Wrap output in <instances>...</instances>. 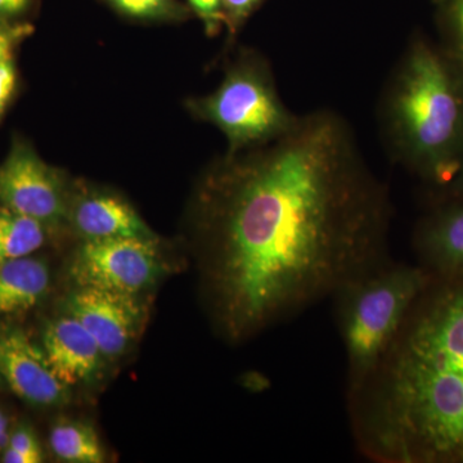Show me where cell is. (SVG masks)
Segmentation results:
<instances>
[{
    "label": "cell",
    "instance_id": "1",
    "mask_svg": "<svg viewBox=\"0 0 463 463\" xmlns=\"http://www.w3.org/2000/svg\"><path fill=\"white\" fill-rule=\"evenodd\" d=\"M392 203L343 116H298L279 138L228 152L196 200V254L228 340L288 319L388 259Z\"/></svg>",
    "mask_w": 463,
    "mask_h": 463
},
{
    "label": "cell",
    "instance_id": "2",
    "mask_svg": "<svg viewBox=\"0 0 463 463\" xmlns=\"http://www.w3.org/2000/svg\"><path fill=\"white\" fill-rule=\"evenodd\" d=\"M358 448L381 463H463V279L426 289L347 392Z\"/></svg>",
    "mask_w": 463,
    "mask_h": 463
},
{
    "label": "cell",
    "instance_id": "3",
    "mask_svg": "<svg viewBox=\"0 0 463 463\" xmlns=\"http://www.w3.org/2000/svg\"><path fill=\"white\" fill-rule=\"evenodd\" d=\"M392 157L448 187L463 164V69L446 48L414 36L381 105Z\"/></svg>",
    "mask_w": 463,
    "mask_h": 463
},
{
    "label": "cell",
    "instance_id": "4",
    "mask_svg": "<svg viewBox=\"0 0 463 463\" xmlns=\"http://www.w3.org/2000/svg\"><path fill=\"white\" fill-rule=\"evenodd\" d=\"M431 283L425 268L392 263L388 258L337 289L334 297L345 346L349 392L376 368Z\"/></svg>",
    "mask_w": 463,
    "mask_h": 463
},
{
    "label": "cell",
    "instance_id": "5",
    "mask_svg": "<svg viewBox=\"0 0 463 463\" xmlns=\"http://www.w3.org/2000/svg\"><path fill=\"white\" fill-rule=\"evenodd\" d=\"M188 109L224 134L230 152L272 142L298 118L279 97L268 63L255 53L243 54L213 93L192 99Z\"/></svg>",
    "mask_w": 463,
    "mask_h": 463
},
{
    "label": "cell",
    "instance_id": "6",
    "mask_svg": "<svg viewBox=\"0 0 463 463\" xmlns=\"http://www.w3.org/2000/svg\"><path fill=\"white\" fill-rule=\"evenodd\" d=\"M166 270L156 237L83 241L67 267L74 286L141 295Z\"/></svg>",
    "mask_w": 463,
    "mask_h": 463
},
{
    "label": "cell",
    "instance_id": "7",
    "mask_svg": "<svg viewBox=\"0 0 463 463\" xmlns=\"http://www.w3.org/2000/svg\"><path fill=\"white\" fill-rule=\"evenodd\" d=\"M71 192L62 170L45 163L25 139L14 137L0 164V206L30 216L54 232L67 224Z\"/></svg>",
    "mask_w": 463,
    "mask_h": 463
},
{
    "label": "cell",
    "instance_id": "8",
    "mask_svg": "<svg viewBox=\"0 0 463 463\" xmlns=\"http://www.w3.org/2000/svg\"><path fill=\"white\" fill-rule=\"evenodd\" d=\"M62 307L90 331L108 361L132 347L145 316L139 295L83 286H74Z\"/></svg>",
    "mask_w": 463,
    "mask_h": 463
},
{
    "label": "cell",
    "instance_id": "9",
    "mask_svg": "<svg viewBox=\"0 0 463 463\" xmlns=\"http://www.w3.org/2000/svg\"><path fill=\"white\" fill-rule=\"evenodd\" d=\"M0 379L33 407H61L71 397L70 388L52 370L42 345L11 326H0Z\"/></svg>",
    "mask_w": 463,
    "mask_h": 463
},
{
    "label": "cell",
    "instance_id": "10",
    "mask_svg": "<svg viewBox=\"0 0 463 463\" xmlns=\"http://www.w3.org/2000/svg\"><path fill=\"white\" fill-rule=\"evenodd\" d=\"M42 347L54 374L67 388L93 383L108 362L90 331L65 312L45 323Z\"/></svg>",
    "mask_w": 463,
    "mask_h": 463
},
{
    "label": "cell",
    "instance_id": "11",
    "mask_svg": "<svg viewBox=\"0 0 463 463\" xmlns=\"http://www.w3.org/2000/svg\"><path fill=\"white\" fill-rule=\"evenodd\" d=\"M67 224L81 241L156 237L127 200L106 191H72Z\"/></svg>",
    "mask_w": 463,
    "mask_h": 463
},
{
    "label": "cell",
    "instance_id": "12",
    "mask_svg": "<svg viewBox=\"0 0 463 463\" xmlns=\"http://www.w3.org/2000/svg\"><path fill=\"white\" fill-rule=\"evenodd\" d=\"M441 207L423 222L416 245L422 260L443 281L463 279V199Z\"/></svg>",
    "mask_w": 463,
    "mask_h": 463
},
{
    "label": "cell",
    "instance_id": "13",
    "mask_svg": "<svg viewBox=\"0 0 463 463\" xmlns=\"http://www.w3.org/2000/svg\"><path fill=\"white\" fill-rule=\"evenodd\" d=\"M52 286L50 265L43 258L27 257L0 265V319L30 312Z\"/></svg>",
    "mask_w": 463,
    "mask_h": 463
},
{
    "label": "cell",
    "instance_id": "14",
    "mask_svg": "<svg viewBox=\"0 0 463 463\" xmlns=\"http://www.w3.org/2000/svg\"><path fill=\"white\" fill-rule=\"evenodd\" d=\"M50 447L60 461L69 463H100L105 452L99 435L90 423L60 419L51 426Z\"/></svg>",
    "mask_w": 463,
    "mask_h": 463
},
{
    "label": "cell",
    "instance_id": "15",
    "mask_svg": "<svg viewBox=\"0 0 463 463\" xmlns=\"http://www.w3.org/2000/svg\"><path fill=\"white\" fill-rule=\"evenodd\" d=\"M51 232L41 222L0 206V265L32 257L44 248Z\"/></svg>",
    "mask_w": 463,
    "mask_h": 463
},
{
    "label": "cell",
    "instance_id": "16",
    "mask_svg": "<svg viewBox=\"0 0 463 463\" xmlns=\"http://www.w3.org/2000/svg\"><path fill=\"white\" fill-rule=\"evenodd\" d=\"M124 16L141 21H183L190 16V9L179 0H105Z\"/></svg>",
    "mask_w": 463,
    "mask_h": 463
},
{
    "label": "cell",
    "instance_id": "17",
    "mask_svg": "<svg viewBox=\"0 0 463 463\" xmlns=\"http://www.w3.org/2000/svg\"><path fill=\"white\" fill-rule=\"evenodd\" d=\"M435 5L446 41L444 48L463 69V0H439Z\"/></svg>",
    "mask_w": 463,
    "mask_h": 463
},
{
    "label": "cell",
    "instance_id": "18",
    "mask_svg": "<svg viewBox=\"0 0 463 463\" xmlns=\"http://www.w3.org/2000/svg\"><path fill=\"white\" fill-rule=\"evenodd\" d=\"M44 459L38 435L30 425L12 429L8 446L3 450L2 461L5 463H41Z\"/></svg>",
    "mask_w": 463,
    "mask_h": 463
},
{
    "label": "cell",
    "instance_id": "19",
    "mask_svg": "<svg viewBox=\"0 0 463 463\" xmlns=\"http://www.w3.org/2000/svg\"><path fill=\"white\" fill-rule=\"evenodd\" d=\"M33 26L26 21H0V61L14 56L17 48L33 35Z\"/></svg>",
    "mask_w": 463,
    "mask_h": 463
},
{
    "label": "cell",
    "instance_id": "20",
    "mask_svg": "<svg viewBox=\"0 0 463 463\" xmlns=\"http://www.w3.org/2000/svg\"><path fill=\"white\" fill-rule=\"evenodd\" d=\"M18 88V69L14 56L0 61V123L16 96Z\"/></svg>",
    "mask_w": 463,
    "mask_h": 463
},
{
    "label": "cell",
    "instance_id": "21",
    "mask_svg": "<svg viewBox=\"0 0 463 463\" xmlns=\"http://www.w3.org/2000/svg\"><path fill=\"white\" fill-rule=\"evenodd\" d=\"M192 11L205 26L206 33L215 35L225 25L223 0H188Z\"/></svg>",
    "mask_w": 463,
    "mask_h": 463
},
{
    "label": "cell",
    "instance_id": "22",
    "mask_svg": "<svg viewBox=\"0 0 463 463\" xmlns=\"http://www.w3.org/2000/svg\"><path fill=\"white\" fill-rule=\"evenodd\" d=\"M261 2L263 0H223L225 26L230 30L231 35H236Z\"/></svg>",
    "mask_w": 463,
    "mask_h": 463
},
{
    "label": "cell",
    "instance_id": "23",
    "mask_svg": "<svg viewBox=\"0 0 463 463\" xmlns=\"http://www.w3.org/2000/svg\"><path fill=\"white\" fill-rule=\"evenodd\" d=\"M35 0H0V21H25Z\"/></svg>",
    "mask_w": 463,
    "mask_h": 463
},
{
    "label": "cell",
    "instance_id": "24",
    "mask_svg": "<svg viewBox=\"0 0 463 463\" xmlns=\"http://www.w3.org/2000/svg\"><path fill=\"white\" fill-rule=\"evenodd\" d=\"M12 423L11 417L5 411L0 410V455L8 446L9 437H11Z\"/></svg>",
    "mask_w": 463,
    "mask_h": 463
},
{
    "label": "cell",
    "instance_id": "25",
    "mask_svg": "<svg viewBox=\"0 0 463 463\" xmlns=\"http://www.w3.org/2000/svg\"><path fill=\"white\" fill-rule=\"evenodd\" d=\"M447 188H449V191L452 192L453 196L457 197V199H463V164L456 178L453 179V182Z\"/></svg>",
    "mask_w": 463,
    "mask_h": 463
},
{
    "label": "cell",
    "instance_id": "26",
    "mask_svg": "<svg viewBox=\"0 0 463 463\" xmlns=\"http://www.w3.org/2000/svg\"><path fill=\"white\" fill-rule=\"evenodd\" d=\"M432 2L437 3V2H439V0H432Z\"/></svg>",
    "mask_w": 463,
    "mask_h": 463
},
{
    "label": "cell",
    "instance_id": "27",
    "mask_svg": "<svg viewBox=\"0 0 463 463\" xmlns=\"http://www.w3.org/2000/svg\"><path fill=\"white\" fill-rule=\"evenodd\" d=\"M3 383V381H2V379H0V383Z\"/></svg>",
    "mask_w": 463,
    "mask_h": 463
}]
</instances>
